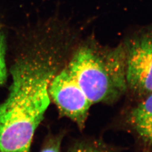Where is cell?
I'll use <instances>...</instances> for the list:
<instances>
[{
    "label": "cell",
    "instance_id": "obj_3",
    "mask_svg": "<svg viewBox=\"0 0 152 152\" xmlns=\"http://www.w3.org/2000/svg\"><path fill=\"white\" fill-rule=\"evenodd\" d=\"M127 87L141 95L152 93V25L124 46Z\"/></svg>",
    "mask_w": 152,
    "mask_h": 152
},
{
    "label": "cell",
    "instance_id": "obj_4",
    "mask_svg": "<svg viewBox=\"0 0 152 152\" xmlns=\"http://www.w3.org/2000/svg\"><path fill=\"white\" fill-rule=\"evenodd\" d=\"M49 92L60 113L83 129L92 104L67 68L55 75L50 82Z\"/></svg>",
    "mask_w": 152,
    "mask_h": 152
},
{
    "label": "cell",
    "instance_id": "obj_5",
    "mask_svg": "<svg viewBox=\"0 0 152 152\" xmlns=\"http://www.w3.org/2000/svg\"><path fill=\"white\" fill-rule=\"evenodd\" d=\"M129 120L142 140L152 145V93L131 111Z\"/></svg>",
    "mask_w": 152,
    "mask_h": 152
},
{
    "label": "cell",
    "instance_id": "obj_6",
    "mask_svg": "<svg viewBox=\"0 0 152 152\" xmlns=\"http://www.w3.org/2000/svg\"><path fill=\"white\" fill-rule=\"evenodd\" d=\"M7 75L5 39L2 33L0 31V86L5 82Z\"/></svg>",
    "mask_w": 152,
    "mask_h": 152
},
{
    "label": "cell",
    "instance_id": "obj_2",
    "mask_svg": "<svg viewBox=\"0 0 152 152\" xmlns=\"http://www.w3.org/2000/svg\"><path fill=\"white\" fill-rule=\"evenodd\" d=\"M67 69L92 104L113 101L127 88L124 46L109 50L83 46Z\"/></svg>",
    "mask_w": 152,
    "mask_h": 152
},
{
    "label": "cell",
    "instance_id": "obj_1",
    "mask_svg": "<svg viewBox=\"0 0 152 152\" xmlns=\"http://www.w3.org/2000/svg\"><path fill=\"white\" fill-rule=\"evenodd\" d=\"M55 74L47 62L30 58L13 66L9 95L0 104V152H29L50 103L49 87Z\"/></svg>",
    "mask_w": 152,
    "mask_h": 152
},
{
    "label": "cell",
    "instance_id": "obj_8",
    "mask_svg": "<svg viewBox=\"0 0 152 152\" xmlns=\"http://www.w3.org/2000/svg\"><path fill=\"white\" fill-rule=\"evenodd\" d=\"M60 142L61 141L59 139H52L48 142L41 152H61Z\"/></svg>",
    "mask_w": 152,
    "mask_h": 152
},
{
    "label": "cell",
    "instance_id": "obj_7",
    "mask_svg": "<svg viewBox=\"0 0 152 152\" xmlns=\"http://www.w3.org/2000/svg\"><path fill=\"white\" fill-rule=\"evenodd\" d=\"M69 152H105L101 148L88 144L86 143H79L71 148Z\"/></svg>",
    "mask_w": 152,
    "mask_h": 152
}]
</instances>
